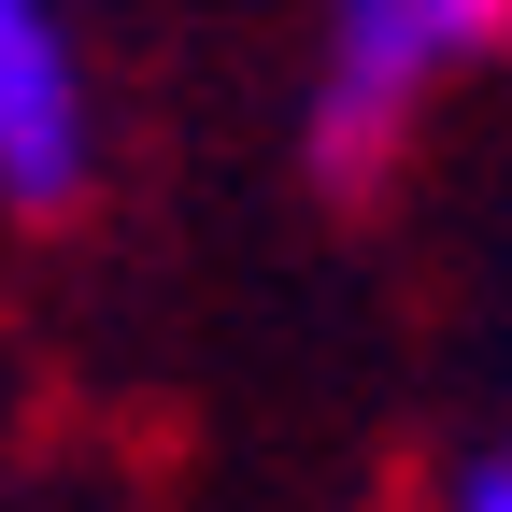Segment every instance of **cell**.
<instances>
[{
	"mask_svg": "<svg viewBox=\"0 0 512 512\" xmlns=\"http://www.w3.org/2000/svg\"><path fill=\"white\" fill-rule=\"evenodd\" d=\"M470 72V29L441 0H328L313 15V72H299V157L328 200H384V171L413 157V128L441 86Z\"/></svg>",
	"mask_w": 512,
	"mask_h": 512,
	"instance_id": "obj_1",
	"label": "cell"
},
{
	"mask_svg": "<svg viewBox=\"0 0 512 512\" xmlns=\"http://www.w3.org/2000/svg\"><path fill=\"white\" fill-rule=\"evenodd\" d=\"M100 185V72L72 0H0V214H86Z\"/></svg>",
	"mask_w": 512,
	"mask_h": 512,
	"instance_id": "obj_2",
	"label": "cell"
},
{
	"mask_svg": "<svg viewBox=\"0 0 512 512\" xmlns=\"http://www.w3.org/2000/svg\"><path fill=\"white\" fill-rule=\"evenodd\" d=\"M441 498H456V512H512V427H498V441H470V456L441 470Z\"/></svg>",
	"mask_w": 512,
	"mask_h": 512,
	"instance_id": "obj_3",
	"label": "cell"
},
{
	"mask_svg": "<svg viewBox=\"0 0 512 512\" xmlns=\"http://www.w3.org/2000/svg\"><path fill=\"white\" fill-rule=\"evenodd\" d=\"M441 15L470 29V57H498V43H512V0H441Z\"/></svg>",
	"mask_w": 512,
	"mask_h": 512,
	"instance_id": "obj_4",
	"label": "cell"
}]
</instances>
